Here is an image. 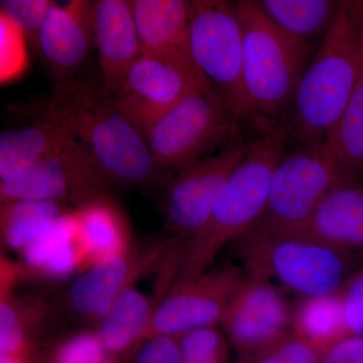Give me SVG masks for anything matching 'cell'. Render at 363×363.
<instances>
[{
  "instance_id": "1",
  "label": "cell",
  "mask_w": 363,
  "mask_h": 363,
  "mask_svg": "<svg viewBox=\"0 0 363 363\" xmlns=\"http://www.w3.org/2000/svg\"><path fill=\"white\" fill-rule=\"evenodd\" d=\"M70 133L111 187L164 188L171 175L157 167L145 135L116 108L101 83L72 79L45 101L20 107Z\"/></svg>"
},
{
  "instance_id": "2",
  "label": "cell",
  "mask_w": 363,
  "mask_h": 363,
  "mask_svg": "<svg viewBox=\"0 0 363 363\" xmlns=\"http://www.w3.org/2000/svg\"><path fill=\"white\" fill-rule=\"evenodd\" d=\"M362 69L363 0H345L298 82L283 128L286 140L295 145L325 142Z\"/></svg>"
},
{
  "instance_id": "3",
  "label": "cell",
  "mask_w": 363,
  "mask_h": 363,
  "mask_svg": "<svg viewBox=\"0 0 363 363\" xmlns=\"http://www.w3.org/2000/svg\"><path fill=\"white\" fill-rule=\"evenodd\" d=\"M236 6L243 30V82L252 121L264 133H281L279 121L290 111L318 47L281 32L257 1L241 0Z\"/></svg>"
},
{
  "instance_id": "4",
  "label": "cell",
  "mask_w": 363,
  "mask_h": 363,
  "mask_svg": "<svg viewBox=\"0 0 363 363\" xmlns=\"http://www.w3.org/2000/svg\"><path fill=\"white\" fill-rule=\"evenodd\" d=\"M286 150L281 133H262L255 138L209 220L186 242L176 283L208 271L222 248L240 240L259 222L266 209L272 172Z\"/></svg>"
},
{
  "instance_id": "5",
  "label": "cell",
  "mask_w": 363,
  "mask_h": 363,
  "mask_svg": "<svg viewBox=\"0 0 363 363\" xmlns=\"http://www.w3.org/2000/svg\"><path fill=\"white\" fill-rule=\"evenodd\" d=\"M238 241L247 276L278 279L302 298L339 292L350 255L298 233H276L253 227Z\"/></svg>"
},
{
  "instance_id": "6",
  "label": "cell",
  "mask_w": 363,
  "mask_h": 363,
  "mask_svg": "<svg viewBox=\"0 0 363 363\" xmlns=\"http://www.w3.org/2000/svg\"><path fill=\"white\" fill-rule=\"evenodd\" d=\"M193 61L208 87L238 121H252L243 82V30L236 2L190 1Z\"/></svg>"
},
{
  "instance_id": "7",
  "label": "cell",
  "mask_w": 363,
  "mask_h": 363,
  "mask_svg": "<svg viewBox=\"0 0 363 363\" xmlns=\"http://www.w3.org/2000/svg\"><path fill=\"white\" fill-rule=\"evenodd\" d=\"M240 125L219 98L197 89L152 124L145 136L157 167L174 176L235 140Z\"/></svg>"
},
{
  "instance_id": "8",
  "label": "cell",
  "mask_w": 363,
  "mask_h": 363,
  "mask_svg": "<svg viewBox=\"0 0 363 363\" xmlns=\"http://www.w3.org/2000/svg\"><path fill=\"white\" fill-rule=\"evenodd\" d=\"M342 177L325 142L286 150L272 172L266 209L253 227L276 233L298 230Z\"/></svg>"
},
{
  "instance_id": "9",
  "label": "cell",
  "mask_w": 363,
  "mask_h": 363,
  "mask_svg": "<svg viewBox=\"0 0 363 363\" xmlns=\"http://www.w3.org/2000/svg\"><path fill=\"white\" fill-rule=\"evenodd\" d=\"M253 140L238 136L218 152L172 177L164 188V214L172 236L188 241L207 223Z\"/></svg>"
},
{
  "instance_id": "10",
  "label": "cell",
  "mask_w": 363,
  "mask_h": 363,
  "mask_svg": "<svg viewBox=\"0 0 363 363\" xmlns=\"http://www.w3.org/2000/svg\"><path fill=\"white\" fill-rule=\"evenodd\" d=\"M112 188L78 143L50 155L30 169L0 181V202H71L76 207Z\"/></svg>"
},
{
  "instance_id": "11",
  "label": "cell",
  "mask_w": 363,
  "mask_h": 363,
  "mask_svg": "<svg viewBox=\"0 0 363 363\" xmlns=\"http://www.w3.org/2000/svg\"><path fill=\"white\" fill-rule=\"evenodd\" d=\"M243 278L242 269L229 264L176 283L157 306L143 342L220 323Z\"/></svg>"
},
{
  "instance_id": "12",
  "label": "cell",
  "mask_w": 363,
  "mask_h": 363,
  "mask_svg": "<svg viewBox=\"0 0 363 363\" xmlns=\"http://www.w3.org/2000/svg\"><path fill=\"white\" fill-rule=\"evenodd\" d=\"M292 319L290 306L271 281L245 274L220 324L234 347L255 357L291 333Z\"/></svg>"
},
{
  "instance_id": "13",
  "label": "cell",
  "mask_w": 363,
  "mask_h": 363,
  "mask_svg": "<svg viewBox=\"0 0 363 363\" xmlns=\"http://www.w3.org/2000/svg\"><path fill=\"white\" fill-rule=\"evenodd\" d=\"M197 89L203 90L185 74L143 54L111 97L116 108L145 135L152 124Z\"/></svg>"
},
{
  "instance_id": "14",
  "label": "cell",
  "mask_w": 363,
  "mask_h": 363,
  "mask_svg": "<svg viewBox=\"0 0 363 363\" xmlns=\"http://www.w3.org/2000/svg\"><path fill=\"white\" fill-rule=\"evenodd\" d=\"M169 240H160L140 252L130 248L88 267L72 283L69 290L72 310L98 325L121 294L161 262Z\"/></svg>"
},
{
  "instance_id": "15",
  "label": "cell",
  "mask_w": 363,
  "mask_h": 363,
  "mask_svg": "<svg viewBox=\"0 0 363 363\" xmlns=\"http://www.w3.org/2000/svg\"><path fill=\"white\" fill-rule=\"evenodd\" d=\"M143 52L168 64L216 95L203 80L191 52L190 1L130 0ZM217 97V96H216Z\"/></svg>"
},
{
  "instance_id": "16",
  "label": "cell",
  "mask_w": 363,
  "mask_h": 363,
  "mask_svg": "<svg viewBox=\"0 0 363 363\" xmlns=\"http://www.w3.org/2000/svg\"><path fill=\"white\" fill-rule=\"evenodd\" d=\"M94 6L89 0L52 1L48 11L35 45L58 85L74 79L95 45Z\"/></svg>"
},
{
  "instance_id": "17",
  "label": "cell",
  "mask_w": 363,
  "mask_h": 363,
  "mask_svg": "<svg viewBox=\"0 0 363 363\" xmlns=\"http://www.w3.org/2000/svg\"><path fill=\"white\" fill-rule=\"evenodd\" d=\"M293 233L305 234L350 257L363 252V180L342 177L305 225Z\"/></svg>"
},
{
  "instance_id": "18",
  "label": "cell",
  "mask_w": 363,
  "mask_h": 363,
  "mask_svg": "<svg viewBox=\"0 0 363 363\" xmlns=\"http://www.w3.org/2000/svg\"><path fill=\"white\" fill-rule=\"evenodd\" d=\"M94 38L101 84L111 95L130 66L143 54L130 1H95Z\"/></svg>"
},
{
  "instance_id": "19",
  "label": "cell",
  "mask_w": 363,
  "mask_h": 363,
  "mask_svg": "<svg viewBox=\"0 0 363 363\" xmlns=\"http://www.w3.org/2000/svg\"><path fill=\"white\" fill-rule=\"evenodd\" d=\"M73 214L77 223L81 271L105 257L133 248L125 215L106 193L79 205Z\"/></svg>"
},
{
  "instance_id": "20",
  "label": "cell",
  "mask_w": 363,
  "mask_h": 363,
  "mask_svg": "<svg viewBox=\"0 0 363 363\" xmlns=\"http://www.w3.org/2000/svg\"><path fill=\"white\" fill-rule=\"evenodd\" d=\"M73 210L60 216L21 252V274L60 281L81 271Z\"/></svg>"
},
{
  "instance_id": "21",
  "label": "cell",
  "mask_w": 363,
  "mask_h": 363,
  "mask_svg": "<svg viewBox=\"0 0 363 363\" xmlns=\"http://www.w3.org/2000/svg\"><path fill=\"white\" fill-rule=\"evenodd\" d=\"M76 143L70 133L44 119L33 118L20 128L2 131L0 181L21 175L45 157Z\"/></svg>"
},
{
  "instance_id": "22",
  "label": "cell",
  "mask_w": 363,
  "mask_h": 363,
  "mask_svg": "<svg viewBox=\"0 0 363 363\" xmlns=\"http://www.w3.org/2000/svg\"><path fill=\"white\" fill-rule=\"evenodd\" d=\"M155 311V303L130 286L121 294L98 323V335L105 347L117 357L138 350Z\"/></svg>"
},
{
  "instance_id": "23",
  "label": "cell",
  "mask_w": 363,
  "mask_h": 363,
  "mask_svg": "<svg viewBox=\"0 0 363 363\" xmlns=\"http://www.w3.org/2000/svg\"><path fill=\"white\" fill-rule=\"evenodd\" d=\"M262 13L281 32L295 39L321 44L340 9L334 0H262Z\"/></svg>"
},
{
  "instance_id": "24",
  "label": "cell",
  "mask_w": 363,
  "mask_h": 363,
  "mask_svg": "<svg viewBox=\"0 0 363 363\" xmlns=\"http://www.w3.org/2000/svg\"><path fill=\"white\" fill-rule=\"evenodd\" d=\"M291 330L320 353L347 336L340 291L324 297L302 298L293 311Z\"/></svg>"
},
{
  "instance_id": "25",
  "label": "cell",
  "mask_w": 363,
  "mask_h": 363,
  "mask_svg": "<svg viewBox=\"0 0 363 363\" xmlns=\"http://www.w3.org/2000/svg\"><path fill=\"white\" fill-rule=\"evenodd\" d=\"M65 212V204L60 202L14 201L1 204L2 245L9 250L23 252Z\"/></svg>"
},
{
  "instance_id": "26",
  "label": "cell",
  "mask_w": 363,
  "mask_h": 363,
  "mask_svg": "<svg viewBox=\"0 0 363 363\" xmlns=\"http://www.w3.org/2000/svg\"><path fill=\"white\" fill-rule=\"evenodd\" d=\"M47 306L37 298L1 293L0 300V357L35 353L33 335L47 318Z\"/></svg>"
},
{
  "instance_id": "27",
  "label": "cell",
  "mask_w": 363,
  "mask_h": 363,
  "mask_svg": "<svg viewBox=\"0 0 363 363\" xmlns=\"http://www.w3.org/2000/svg\"><path fill=\"white\" fill-rule=\"evenodd\" d=\"M325 143L344 176L363 180V69L350 102Z\"/></svg>"
},
{
  "instance_id": "28",
  "label": "cell",
  "mask_w": 363,
  "mask_h": 363,
  "mask_svg": "<svg viewBox=\"0 0 363 363\" xmlns=\"http://www.w3.org/2000/svg\"><path fill=\"white\" fill-rule=\"evenodd\" d=\"M42 363H118L96 329L76 332L52 346Z\"/></svg>"
},
{
  "instance_id": "29",
  "label": "cell",
  "mask_w": 363,
  "mask_h": 363,
  "mask_svg": "<svg viewBox=\"0 0 363 363\" xmlns=\"http://www.w3.org/2000/svg\"><path fill=\"white\" fill-rule=\"evenodd\" d=\"M28 40L20 28L0 14V83L6 85L28 71Z\"/></svg>"
},
{
  "instance_id": "30",
  "label": "cell",
  "mask_w": 363,
  "mask_h": 363,
  "mask_svg": "<svg viewBox=\"0 0 363 363\" xmlns=\"http://www.w3.org/2000/svg\"><path fill=\"white\" fill-rule=\"evenodd\" d=\"M52 4L49 0H1L0 14L18 26L28 42L37 44L38 35Z\"/></svg>"
},
{
  "instance_id": "31",
  "label": "cell",
  "mask_w": 363,
  "mask_h": 363,
  "mask_svg": "<svg viewBox=\"0 0 363 363\" xmlns=\"http://www.w3.org/2000/svg\"><path fill=\"white\" fill-rule=\"evenodd\" d=\"M182 363H225L227 344L218 336L197 332L182 339Z\"/></svg>"
},
{
  "instance_id": "32",
  "label": "cell",
  "mask_w": 363,
  "mask_h": 363,
  "mask_svg": "<svg viewBox=\"0 0 363 363\" xmlns=\"http://www.w3.org/2000/svg\"><path fill=\"white\" fill-rule=\"evenodd\" d=\"M321 353L291 332L285 338L255 357V363H319Z\"/></svg>"
},
{
  "instance_id": "33",
  "label": "cell",
  "mask_w": 363,
  "mask_h": 363,
  "mask_svg": "<svg viewBox=\"0 0 363 363\" xmlns=\"http://www.w3.org/2000/svg\"><path fill=\"white\" fill-rule=\"evenodd\" d=\"M340 296L348 335L363 336V267L346 279Z\"/></svg>"
},
{
  "instance_id": "34",
  "label": "cell",
  "mask_w": 363,
  "mask_h": 363,
  "mask_svg": "<svg viewBox=\"0 0 363 363\" xmlns=\"http://www.w3.org/2000/svg\"><path fill=\"white\" fill-rule=\"evenodd\" d=\"M135 363H182L179 339L157 336L143 341L136 350Z\"/></svg>"
},
{
  "instance_id": "35",
  "label": "cell",
  "mask_w": 363,
  "mask_h": 363,
  "mask_svg": "<svg viewBox=\"0 0 363 363\" xmlns=\"http://www.w3.org/2000/svg\"><path fill=\"white\" fill-rule=\"evenodd\" d=\"M319 363H363V336L340 339L321 353Z\"/></svg>"
},
{
  "instance_id": "36",
  "label": "cell",
  "mask_w": 363,
  "mask_h": 363,
  "mask_svg": "<svg viewBox=\"0 0 363 363\" xmlns=\"http://www.w3.org/2000/svg\"><path fill=\"white\" fill-rule=\"evenodd\" d=\"M0 363H37L35 354L0 357Z\"/></svg>"
}]
</instances>
